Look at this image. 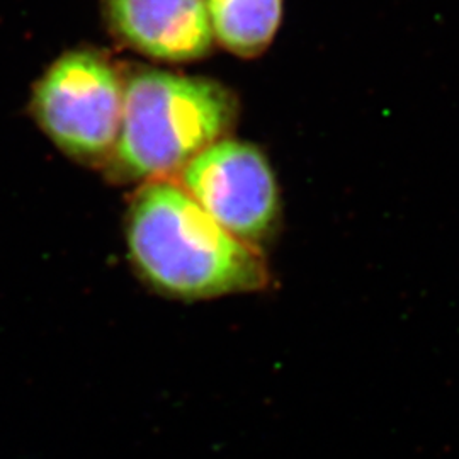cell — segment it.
Instances as JSON below:
<instances>
[{"label":"cell","instance_id":"obj_1","mask_svg":"<svg viewBox=\"0 0 459 459\" xmlns=\"http://www.w3.org/2000/svg\"><path fill=\"white\" fill-rule=\"evenodd\" d=\"M128 248L140 278L159 295L199 301L265 290L261 252L235 238L176 182L153 179L133 197Z\"/></svg>","mask_w":459,"mask_h":459},{"label":"cell","instance_id":"obj_2","mask_svg":"<svg viewBox=\"0 0 459 459\" xmlns=\"http://www.w3.org/2000/svg\"><path fill=\"white\" fill-rule=\"evenodd\" d=\"M237 100L221 83L167 70H140L125 82L121 128L109 157L121 181L181 172L230 132Z\"/></svg>","mask_w":459,"mask_h":459},{"label":"cell","instance_id":"obj_3","mask_svg":"<svg viewBox=\"0 0 459 459\" xmlns=\"http://www.w3.org/2000/svg\"><path fill=\"white\" fill-rule=\"evenodd\" d=\"M125 82L98 51L75 49L53 62L34 83L31 113L49 140L68 157L94 164L115 152Z\"/></svg>","mask_w":459,"mask_h":459},{"label":"cell","instance_id":"obj_4","mask_svg":"<svg viewBox=\"0 0 459 459\" xmlns=\"http://www.w3.org/2000/svg\"><path fill=\"white\" fill-rule=\"evenodd\" d=\"M182 187L214 221L248 246L274 230L278 186L259 148L223 138L181 170Z\"/></svg>","mask_w":459,"mask_h":459},{"label":"cell","instance_id":"obj_5","mask_svg":"<svg viewBox=\"0 0 459 459\" xmlns=\"http://www.w3.org/2000/svg\"><path fill=\"white\" fill-rule=\"evenodd\" d=\"M106 19L126 47L162 62H193L213 49L204 0H104Z\"/></svg>","mask_w":459,"mask_h":459},{"label":"cell","instance_id":"obj_6","mask_svg":"<svg viewBox=\"0 0 459 459\" xmlns=\"http://www.w3.org/2000/svg\"><path fill=\"white\" fill-rule=\"evenodd\" d=\"M214 39L252 58L271 45L282 16V0H204Z\"/></svg>","mask_w":459,"mask_h":459}]
</instances>
